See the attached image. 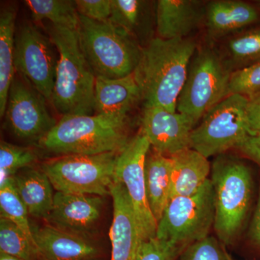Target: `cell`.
Returning a JSON list of instances; mask_svg holds the SVG:
<instances>
[{"mask_svg": "<svg viewBox=\"0 0 260 260\" xmlns=\"http://www.w3.org/2000/svg\"><path fill=\"white\" fill-rule=\"evenodd\" d=\"M0 260H23L17 256L10 255V254H5V253L0 252Z\"/></svg>", "mask_w": 260, "mask_h": 260, "instance_id": "cell-37", "label": "cell"}, {"mask_svg": "<svg viewBox=\"0 0 260 260\" xmlns=\"http://www.w3.org/2000/svg\"><path fill=\"white\" fill-rule=\"evenodd\" d=\"M172 161L152 150L145 164V187L149 206L157 222L161 218L170 198Z\"/></svg>", "mask_w": 260, "mask_h": 260, "instance_id": "cell-22", "label": "cell"}, {"mask_svg": "<svg viewBox=\"0 0 260 260\" xmlns=\"http://www.w3.org/2000/svg\"><path fill=\"white\" fill-rule=\"evenodd\" d=\"M79 15L96 21H109L112 13V0H77Z\"/></svg>", "mask_w": 260, "mask_h": 260, "instance_id": "cell-33", "label": "cell"}, {"mask_svg": "<svg viewBox=\"0 0 260 260\" xmlns=\"http://www.w3.org/2000/svg\"><path fill=\"white\" fill-rule=\"evenodd\" d=\"M200 2L160 0L156 6V29L164 39H186L203 20Z\"/></svg>", "mask_w": 260, "mask_h": 260, "instance_id": "cell-19", "label": "cell"}, {"mask_svg": "<svg viewBox=\"0 0 260 260\" xmlns=\"http://www.w3.org/2000/svg\"><path fill=\"white\" fill-rule=\"evenodd\" d=\"M214 222V191L209 179L192 196L169 200L158 222L155 237L185 248L210 236Z\"/></svg>", "mask_w": 260, "mask_h": 260, "instance_id": "cell-9", "label": "cell"}, {"mask_svg": "<svg viewBox=\"0 0 260 260\" xmlns=\"http://www.w3.org/2000/svg\"><path fill=\"white\" fill-rule=\"evenodd\" d=\"M56 51L50 38L32 24H25L15 34V71L49 102L59 61Z\"/></svg>", "mask_w": 260, "mask_h": 260, "instance_id": "cell-10", "label": "cell"}, {"mask_svg": "<svg viewBox=\"0 0 260 260\" xmlns=\"http://www.w3.org/2000/svg\"><path fill=\"white\" fill-rule=\"evenodd\" d=\"M184 249L155 237L142 242L135 260H178Z\"/></svg>", "mask_w": 260, "mask_h": 260, "instance_id": "cell-32", "label": "cell"}, {"mask_svg": "<svg viewBox=\"0 0 260 260\" xmlns=\"http://www.w3.org/2000/svg\"><path fill=\"white\" fill-rule=\"evenodd\" d=\"M260 92V60L232 72L228 96L232 94L249 97Z\"/></svg>", "mask_w": 260, "mask_h": 260, "instance_id": "cell-31", "label": "cell"}, {"mask_svg": "<svg viewBox=\"0 0 260 260\" xmlns=\"http://www.w3.org/2000/svg\"><path fill=\"white\" fill-rule=\"evenodd\" d=\"M15 189L28 214L47 219L54 205V193L49 177L42 169L25 168L13 177Z\"/></svg>", "mask_w": 260, "mask_h": 260, "instance_id": "cell-21", "label": "cell"}, {"mask_svg": "<svg viewBox=\"0 0 260 260\" xmlns=\"http://www.w3.org/2000/svg\"><path fill=\"white\" fill-rule=\"evenodd\" d=\"M0 211L1 218L16 224L36 246L28 210L15 189L13 178L0 186Z\"/></svg>", "mask_w": 260, "mask_h": 260, "instance_id": "cell-25", "label": "cell"}, {"mask_svg": "<svg viewBox=\"0 0 260 260\" xmlns=\"http://www.w3.org/2000/svg\"><path fill=\"white\" fill-rule=\"evenodd\" d=\"M228 51L233 62L240 68L259 61L260 28L232 38L228 43Z\"/></svg>", "mask_w": 260, "mask_h": 260, "instance_id": "cell-28", "label": "cell"}, {"mask_svg": "<svg viewBox=\"0 0 260 260\" xmlns=\"http://www.w3.org/2000/svg\"><path fill=\"white\" fill-rule=\"evenodd\" d=\"M150 144L142 130L129 140L116 158L114 179L129 195L143 241L155 238L158 222L152 213L145 187V164Z\"/></svg>", "mask_w": 260, "mask_h": 260, "instance_id": "cell-11", "label": "cell"}, {"mask_svg": "<svg viewBox=\"0 0 260 260\" xmlns=\"http://www.w3.org/2000/svg\"><path fill=\"white\" fill-rule=\"evenodd\" d=\"M46 100L23 77L15 75L4 114L8 129L20 139L39 143L58 122L48 110Z\"/></svg>", "mask_w": 260, "mask_h": 260, "instance_id": "cell-12", "label": "cell"}, {"mask_svg": "<svg viewBox=\"0 0 260 260\" xmlns=\"http://www.w3.org/2000/svg\"><path fill=\"white\" fill-rule=\"evenodd\" d=\"M237 149L260 165V136H249Z\"/></svg>", "mask_w": 260, "mask_h": 260, "instance_id": "cell-35", "label": "cell"}, {"mask_svg": "<svg viewBox=\"0 0 260 260\" xmlns=\"http://www.w3.org/2000/svg\"><path fill=\"white\" fill-rule=\"evenodd\" d=\"M248 236L251 242L260 248V190L255 212L253 215Z\"/></svg>", "mask_w": 260, "mask_h": 260, "instance_id": "cell-36", "label": "cell"}, {"mask_svg": "<svg viewBox=\"0 0 260 260\" xmlns=\"http://www.w3.org/2000/svg\"><path fill=\"white\" fill-rule=\"evenodd\" d=\"M80 46L95 76L119 78L134 73L142 49L136 39L110 22L80 15Z\"/></svg>", "mask_w": 260, "mask_h": 260, "instance_id": "cell-5", "label": "cell"}, {"mask_svg": "<svg viewBox=\"0 0 260 260\" xmlns=\"http://www.w3.org/2000/svg\"><path fill=\"white\" fill-rule=\"evenodd\" d=\"M210 179L215 202L214 230L224 245H232L240 235L250 207V169L240 159L223 153L211 164Z\"/></svg>", "mask_w": 260, "mask_h": 260, "instance_id": "cell-4", "label": "cell"}, {"mask_svg": "<svg viewBox=\"0 0 260 260\" xmlns=\"http://www.w3.org/2000/svg\"><path fill=\"white\" fill-rule=\"evenodd\" d=\"M16 13L11 7L0 15V116H4L8 92L15 76V23Z\"/></svg>", "mask_w": 260, "mask_h": 260, "instance_id": "cell-23", "label": "cell"}, {"mask_svg": "<svg viewBox=\"0 0 260 260\" xmlns=\"http://www.w3.org/2000/svg\"><path fill=\"white\" fill-rule=\"evenodd\" d=\"M49 38L59 54L51 102L61 117L93 115L95 76L80 46L78 29L51 25Z\"/></svg>", "mask_w": 260, "mask_h": 260, "instance_id": "cell-2", "label": "cell"}, {"mask_svg": "<svg viewBox=\"0 0 260 260\" xmlns=\"http://www.w3.org/2000/svg\"><path fill=\"white\" fill-rule=\"evenodd\" d=\"M38 258L42 260H86L97 249L82 236L47 225L32 229Z\"/></svg>", "mask_w": 260, "mask_h": 260, "instance_id": "cell-17", "label": "cell"}, {"mask_svg": "<svg viewBox=\"0 0 260 260\" xmlns=\"http://www.w3.org/2000/svg\"><path fill=\"white\" fill-rule=\"evenodd\" d=\"M246 104L247 97L232 94L212 108L192 129L190 148L207 158L237 149L251 136Z\"/></svg>", "mask_w": 260, "mask_h": 260, "instance_id": "cell-8", "label": "cell"}, {"mask_svg": "<svg viewBox=\"0 0 260 260\" xmlns=\"http://www.w3.org/2000/svg\"><path fill=\"white\" fill-rule=\"evenodd\" d=\"M172 161L170 198L192 196L210 179L211 164L203 154L191 148L170 157Z\"/></svg>", "mask_w": 260, "mask_h": 260, "instance_id": "cell-18", "label": "cell"}, {"mask_svg": "<svg viewBox=\"0 0 260 260\" xmlns=\"http://www.w3.org/2000/svg\"><path fill=\"white\" fill-rule=\"evenodd\" d=\"M232 73L212 49L198 51L191 59L177 112L185 116L194 128L207 112L228 96Z\"/></svg>", "mask_w": 260, "mask_h": 260, "instance_id": "cell-6", "label": "cell"}, {"mask_svg": "<svg viewBox=\"0 0 260 260\" xmlns=\"http://www.w3.org/2000/svg\"><path fill=\"white\" fill-rule=\"evenodd\" d=\"M114 217L109 231L111 260H135L143 239L133 205L122 183L114 179L110 187Z\"/></svg>", "mask_w": 260, "mask_h": 260, "instance_id": "cell-14", "label": "cell"}, {"mask_svg": "<svg viewBox=\"0 0 260 260\" xmlns=\"http://www.w3.org/2000/svg\"><path fill=\"white\" fill-rule=\"evenodd\" d=\"M205 18L210 34L222 37L255 23L259 20L260 13L251 3L220 0L209 3L205 9Z\"/></svg>", "mask_w": 260, "mask_h": 260, "instance_id": "cell-20", "label": "cell"}, {"mask_svg": "<svg viewBox=\"0 0 260 260\" xmlns=\"http://www.w3.org/2000/svg\"><path fill=\"white\" fill-rule=\"evenodd\" d=\"M196 44L190 39L155 38L142 49L134 71L145 106L177 112V100L185 83Z\"/></svg>", "mask_w": 260, "mask_h": 260, "instance_id": "cell-1", "label": "cell"}, {"mask_svg": "<svg viewBox=\"0 0 260 260\" xmlns=\"http://www.w3.org/2000/svg\"><path fill=\"white\" fill-rule=\"evenodd\" d=\"M25 4L37 21L47 20L51 25L78 29L80 15L75 1L68 0H27Z\"/></svg>", "mask_w": 260, "mask_h": 260, "instance_id": "cell-24", "label": "cell"}, {"mask_svg": "<svg viewBox=\"0 0 260 260\" xmlns=\"http://www.w3.org/2000/svg\"><path fill=\"white\" fill-rule=\"evenodd\" d=\"M119 153L61 155L42 164L56 191L73 194L111 195Z\"/></svg>", "mask_w": 260, "mask_h": 260, "instance_id": "cell-7", "label": "cell"}, {"mask_svg": "<svg viewBox=\"0 0 260 260\" xmlns=\"http://www.w3.org/2000/svg\"><path fill=\"white\" fill-rule=\"evenodd\" d=\"M35 159V154L30 149L2 141L0 145V186L12 179L21 169L28 167Z\"/></svg>", "mask_w": 260, "mask_h": 260, "instance_id": "cell-29", "label": "cell"}, {"mask_svg": "<svg viewBox=\"0 0 260 260\" xmlns=\"http://www.w3.org/2000/svg\"><path fill=\"white\" fill-rule=\"evenodd\" d=\"M141 124V130L148 138L150 148L157 153L170 158L177 152L190 148L194 127L180 113L155 106H145Z\"/></svg>", "mask_w": 260, "mask_h": 260, "instance_id": "cell-13", "label": "cell"}, {"mask_svg": "<svg viewBox=\"0 0 260 260\" xmlns=\"http://www.w3.org/2000/svg\"><path fill=\"white\" fill-rule=\"evenodd\" d=\"M142 100L134 73L119 78L97 76L94 114L127 119V114Z\"/></svg>", "mask_w": 260, "mask_h": 260, "instance_id": "cell-16", "label": "cell"}, {"mask_svg": "<svg viewBox=\"0 0 260 260\" xmlns=\"http://www.w3.org/2000/svg\"><path fill=\"white\" fill-rule=\"evenodd\" d=\"M218 238L208 237L186 246L178 260H232Z\"/></svg>", "mask_w": 260, "mask_h": 260, "instance_id": "cell-30", "label": "cell"}, {"mask_svg": "<svg viewBox=\"0 0 260 260\" xmlns=\"http://www.w3.org/2000/svg\"><path fill=\"white\" fill-rule=\"evenodd\" d=\"M129 140L126 119L93 114L61 117L39 145L61 155H95L119 153Z\"/></svg>", "mask_w": 260, "mask_h": 260, "instance_id": "cell-3", "label": "cell"}, {"mask_svg": "<svg viewBox=\"0 0 260 260\" xmlns=\"http://www.w3.org/2000/svg\"><path fill=\"white\" fill-rule=\"evenodd\" d=\"M0 252L23 260L38 258L34 243L16 224L5 218L0 219Z\"/></svg>", "mask_w": 260, "mask_h": 260, "instance_id": "cell-26", "label": "cell"}, {"mask_svg": "<svg viewBox=\"0 0 260 260\" xmlns=\"http://www.w3.org/2000/svg\"><path fill=\"white\" fill-rule=\"evenodd\" d=\"M147 3L140 0H112L109 22L136 39L144 18Z\"/></svg>", "mask_w": 260, "mask_h": 260, "instance_id": "cell-27", "label": "cell"}, {"mask_svg": "<svg viewBox=\"0 0 260 260\" xmlns=\"http://www.w3.org/2000/svg\"><path fill=\"white\" fill-rule=\"evenodd\" d=\"M246 118L251 136H260V92L247 97Z\"/></svg>", "mask_w": 260, "mask_h": 260, "instance_id": "cell-34", "label": "cell"}, {"mask_svg": "<svg viewBox=\"0 0 260 260\" xmlns=\"http://www.w3.org/2000/svg\"><path fill=\"white\" fill-rule=\"evenodd\" d=\"M102 206V198L97 195L56 191L47 220L53 226L82 236L99 220Z\"/></svg>", "mask_w": 260, "mask_h": 260, "instance_id": "cell-15", "label": "cell"}]
</instances>
